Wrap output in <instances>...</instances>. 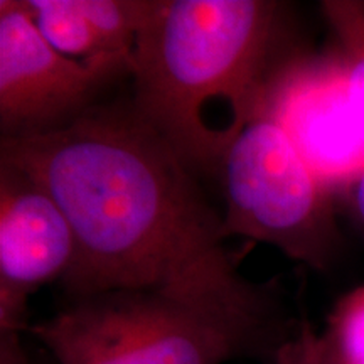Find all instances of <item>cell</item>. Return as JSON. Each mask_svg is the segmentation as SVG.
Instances as JSON below:
<instances>
[{
    "mask_svg": "<svg viewBox=\"0 0 364 364\" xmlns=\"http://www.w3.org/2000/svg\"><path fill=\"white\" fill-rule=\"evenodd\" d=\"M24 6L43 38L63 56L108 76L129 71V63L88 17L83 0H27Z\"/></svg>",
    "mask_w": 364,
    "mask_h": 364,
    "instance_id": "8",
    "label": "cell"
},
{
    "mask_svg": "<svg viewBox=\"0 0 364 364\" xmlns=\"http://www.w3.org/2000/svg\"><path fill=\"white\" fill-rule=\"evenodd\" d=\"M326 339L307 321L300 322L299 329L277 351L272 364H324Z\"/></svg>",
    "mask_w": 364,
    "mask_h": 364,
    "instance_id": "11",
    "label": "cell"
},
{
    "mask_svg": "<svg viewBox=\"0 0 364 364\" xmlns=\"http://www.w3.org/2000/svg\"><path fill=\"white\" fill-rule=\"evenodd\" d=\"M322 334L331 364H364V285L339 299Z\"/></svg>",
    "mask_w": 364,
    "mask_h": 364,
    "instance_id": "9",
    "label": "cell"
},
{
    "mask_svg": "<svg viewBox=\"0 0 364 364\" xmlns=\"http://www.w3.org/2000/svg\"><path fill=\"white\" fill-rule=\"evenodd\" d=\"M263 113L331 193L348 191L364 172V136L349 100L344 56L285 63Z\"/></svg>",
    "mask_w": 364,
    "mask_h": 364,
    "instance_id": "6",
    "label": "cell"
},
{
    "mask_svg": "<svg viewBox=\"0 0 364 364\" xmlns=\"http://www.w3.org/2000/svg\"><path fill=\"white\" fill-rule=\"evenodd\" d=\"M324 364H331V363H329V361H327V358H326V359H324Z\"/></svg>",
    "mask_w": 364,
    "mask_h": 364,
    "instance_id": "13",
    "label": "cell"
},
{
    "mask_svg": "<svg viewBox=\"0 0 364 364\" xmlns=\"http://www.w3.org/2000/svg\"><path fill=\"white\" fill-rule=\"evenodd\" d=\"M75 260V233L53 196L0 166V295L27 302L41 285L65 279Z\"/></svg>",
    "mask_w": 364,
    "mask_h": 364,
    "instance_id": "7",
    "label": "cell"
},
{
    "mask_svg": "<svg viewBox=\"0 0 364 364\" xmlns=\"http://www.w3.org/2000/svg\"><path fill=\"white\" fill-rule=\"evenodd\" d=\"M346 193H348L349 199H351L354 213H356L364 226V172L349 186V189Z\"/></svg>",
    "mask_w": 364,
    "mask_h": 364,
    "instance_id": "12",
    "label": "cell"
},
{
    "mask_svg": "<svg viewBox=\"0 0 364 364\" xmlns=\"http://www.w3.org/2000/svg\"><path fill=\"white\" fill-rule=\"evenodd\" d=\"M220 172L225 238L263 241L314 268L331 265L341 241L332 193L275 120L265 113L255 118L226 152Z\"/></svg>",
    "mask_w": 364,
    "mask_h": 364,
    "instance_id": "4",
    "label": "cell"
},
{
    "mask_svg": "<svg viewBox=\"0 0 364 364\" xmlns=\"http://www.w3.org/2000/svg\"><path fill=\"white\" fill-rule=\"evenodd\" d=\"M280 4L147 0L129 75L136 115L191 171H220L262 117L277 73Z\"/></svg>",
    "mask_w": 364,
    "mask_h": 364,
    "instance_id": "2",
    "label": "cell"
},
{
    "mask_svg": "<svg viewBox=\"0 0 364 364\" xmlns=\"http://www.w3.org/2000/svg\"><path fill=\"white\" fill-rule=\"evenodd\" d=\"M110 76L63 56L43 38L24 2H0V129L19 139L83 115Z\"/></svg>",
    "mask_w": 364,
    "mask_h": 364,
    "instance_id": "5",
    "label": "cell"
},
{
    "mask_svg": "<svg viewBox=\"0 0 364 364\" xmlns=\"http://www.w3.org/2000/svg\"><path fill=\"white\" fill-rule=\"evenodd\" d=\"M0 166L53 196L76 240L70 299L238 270L194 172L129 107H91L46 134L2 139Z\"/></svg>",
    "mask_w": 364,
    "mask_h": 364,
    "instance_id": "1",
    "label": "cell"
},
{
    "mask_svg": "<svg viewBox=\"0 0 364 364\" xmlns=\"http://www.w3.org/2000/svg\"><path fill=\"white\" fill-rule=\"evenodd\" d=\"M299 326L275 282L253 284L236 270L70 299L29 332L56 364H272Z\"/></svg>",
    "mask_w": 364,
    "mask_h": 364,
    "instance_id": "3",
    "label": "cell"
},
{
    "mask_svg": "<svg viewBox=\"0 0 364 364\" xmlns=\"http://www.w3.org/2000/svg\"><path fill=\"white\" fill-rule=\"evenodd\" d=\"M334 21L344 36L348 51L343 54L348 68V88L359 130L364 136V27L358 12L351 7H336Z\"/></svg>",
    "mask_w": 364,
    "mask_h": 364,
    "instance_id": "10",
    "label": "cell"
}]
</instances>
